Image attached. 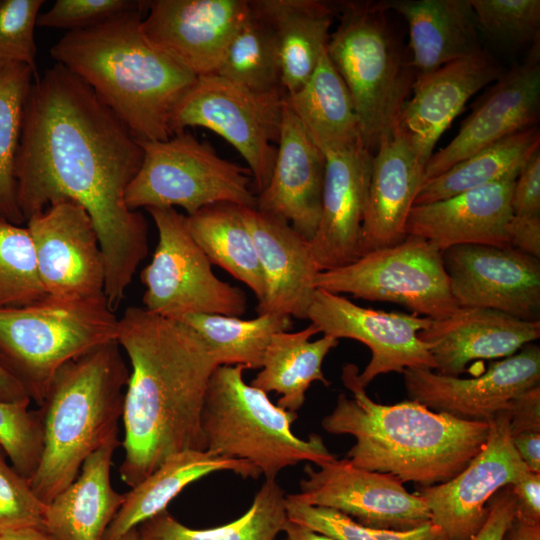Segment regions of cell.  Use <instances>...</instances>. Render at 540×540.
I'll list each match as a JSON object with an SVG mask.
<instances>
[{
  "label": "cell",
  "instance_id": "cell-43",
  "mask_svg": "<svg viewBox=\"0 0 540 540\" xmlns=\"http://www.w3.org/2000/svg\"><path fill=\"white\" fill-rule=\"evenodd\" d=\"M43 0H0V66L21 63L37 72L34 29Z\"/></svg>",
  "mask_w": 540,
  "mask_h": 540
},
{
  "label": "cell",
  "instance_id": "cell-29",
  "mask_svg": "<svg viewBox=\"0 0 540 540\" xmlns=\"http://www.w3.org/2000/svg\"><path fill=\"white\" fill-rule=\"evenodd\" d=\"M118 435L93 452L77 477L46 507L44 529L55 540H103L125 495L111 483V465Z\"/></svg>",
  "mask_w": 540,
  "mask_h": 540
},
{
  "label": "cell",
  "instance_id": "cell-15",
  "mask_svg": "<svg viewBox=\"0 0 540 540\" xmlns=\"http://www.w3.org/2000/svg\"><path fill=\"white\" fill-rule=\"evenodd\" d=\"M39 276L47 296L63 300L105 297V259L94 224L79 204L60 201L31 216Z\"/></svg>",
  "mask_w": 540,
  "mask_h": 540
},
{
  "label": "cell",
  "instance_id": "cell-16",
  "mask_svg": "<svg viewBox=\"0 0 540 540\" xmlns=\"http://www.w3.org/2000/svg\"><path fill=\"white\" fill-rule=\"evenodd\" d=\"M488 425L483 448L460 473L447 482L421 487L416 493L446 540L474 536L486 519L485 504L529 470L513 445L508 412H499Z\"/></svg>",
  "mask_w": 540,
  "mask_h": 540
},
{
  "label": "cell",
  "instance_id": "cell-13",
  "mask_svg": "<svg viewBox=\"0 0 540 540\" xmlns=\"http://www.w3.org/2000/svg\"><path fill=\"white\" fill-rule=\"evenodd\" d=\"M317 466H305L300 492L290 494L294 499L339 511L372 529L409 530L431 521L422 497L391 474L358 468L348 459Z\"/></svg>",
  "mask_w": 540,
  "mask_h": 540
},
{
  "label": "cell",
  "instance_id": "cell-34",
  "mask_svg": "<svg viewBox=\"0 0 540 540\" xmlns=\"http://www.w3.org/2000/svg\"><path fill=\"white\" fill-rule=\"evenodd\" d=\"M539 146L538 125L511 134L423 182L414 205L443 200L493 183L516 180Z\"/></svg>",
  "mask_w": 540,
  "mask_h": 540
},
{
  "label": "cell",
  "instance_id": "cell-40",
  "mask_svg": "<svg viewBox=\"0 0 540 540\" xmlns=\"http://www.w3.org/2000/svg\"><path fill=\"white\" fill-rule=\"evenodd\" d=\"M46 297L29 230L0 216V309L29 306Z\"/></svg>",
  "mask_w": 540,
  "mask_h": 540
},
{
  "label": "cell",
  "instance_id": "cell-21",
  "mask_svg": "<svg viewBox=\"0 0 540 540\" xmlns=\"http://www.w3.org/2000/svg\"><path fill=\"white\" fill-rule=\"evenodd\" d=\"M373 154L362 141L324 152L321 216L317 231L309 241L321 271L359 258Z\"/></svg>",
  "mask_w": 540,
  "mask_h": 540
},
{
  "label": "cell",
  "instance_id": "cell-19",
  "mask_svg": "<svg viewBox=\"0 0 540 540\" xmlns=\"http://www.w3.org/2000/svg\"><path fill=\"white\" fill-rule=\"evenodd\" d=\"M496 80L476 101L452 141L432 154L425 165L428 181L479 150L518 131L537 125L540 107V45ZM422 182V183H423Z\"/></svg>",
  "mask_w": 540,
  "mask_h": 540
},
{
  "label": "cell",
  "instance_id": "cell-1",
  "mask_svg": "<svg viewBox=\"0 0 540 540\" xmlns=\"http://www.w3.org/2000/svg\"><path fill=\"white\" fill-rule=\"evenodd\" d=\"M143 149L129 128L79 77L56 63L32 83L14 162L19 208L27 221L60 201L82 206L105 259V297L120 306L148 253L144 216L126 189Z\"/></svg>",
  "mask_w": 540,
  "mask_h": 540
},
{
  "label": "cell",
  "instance_id": "cell-25",
  "mask_svg": "<svg viewBox=\"0 0 540 540\" xmlns=\"http://www.w3.org/2000/svg\"><path fill=\"white\" fill-rule=\"evenodd\" d=\"M424 168L399 126L381 140L373 154L359 257L405 239L407 218L422 185Z\"/></svg>",
  "mask_w": 540,
  "mask_h": 540
},
{
  "label": "cell",
  "instance_id": "cell-6",
  "mask_svg": "<svg viewBox=\"0 0 540 540\" xmlns=\"http://www.w3.org/2000/svg\"><path fill=\"white\" fill-rule=\"evenodd\" d=\"M338 15L326 53L350 93L362 143L374 153L398 126L415 73L382 1H342Z\"/></svg>",
  "mask_w": 540,
  "mask_h": 540
},
{
  "label": "cell",
  "instance_id": "cell-10",
  "mask_svg": "<svg viewBox=\"0 0 540 540\" xmlns=\"http://www.w3.org/2000/svg\"><path fill=\"white\" fill-rule=\"evenodd\" d=\"M285 96L283 90L251 91L216 74L198 76L174 109L171 129L174 135L203 127L225 139L246 161L258 195L276 160Z\"/></svg>",
  "mask_w": 540,
  "mask_h": 540
},
{
  "label": "cell",
  "instance_id": "cell-56",
  "mask_svg": "<svg viewBox=\"0 0 540 540\" xmlns=\"http://www.w3.org/2000/svg\"><path fill=\"white\" fill-rule=\"evenodd\" d=\"M283 532L286 533L289 540H336L325 534L311 530L310 528L298 523L287 520Z\"/></svg>",
  "mask_w": 540,
  "mask_h": 540
},
{
  "label": "cell",
  "instance_id": "cell-36",
  "mask_svg": "<svg viewBox=\"0 0 540 540\" xmlns=\"http://www.w3.org/2000/svg\"><path fill=\"white\" fill-rule=\"evenodd\" d=\"M285 499L276 480H266L250 508L228 524L193 529L165 510L142 523L138 530L144 540H274L288 520Z\"/></svg>",
  "mask_w": 540,
  "mask_h": 540
},
{
  "label": "cell",
  "instance_id": "cell-55",
  "mask_svg": "<svg viewBox=\"0 0 540 540\" xmlns=\"http://www.w3.org/2000/svg\"><path fill=\"white\" fill-rule=\"evenodd\" d=\"M504 538L507 540H540V524H531L515 516Z\"/></svg>",
  "mask_w": 540,
  "mask_h": 540
},
{
  "label": "cell",
  "instance_id": "cell-2",
  "mask_svg": "<svg viewBox=\"0 0 540 540\" xmlns=\"http://www.w3.org/2000/svg\"><path fill=\"white\" fill-rule=\"evenodd\" d=\"M116 340L131 365L119 467L121 480L131 488L174 455L205 450L202 410L218 365L189 325L143 307L125 310Z\"/></svg>",
  "mask_w": 540,
  "mask_h": 540
},
{
  "label": "cell",
  "instance_id": "cell-42",
  "mask_svg": "<svg viewBox=\"0 0 540 540\" xmlns=\"http://www.w3.org/2000/svg\"><path fill=\"white\" fill-rule=\"evenodd\" d=\"M31 400H0V447L13 468L25 478L35 473L43 447V431L38 411L28 409Z\"/></svg>",
  "mask_w": 540,
  "mask_h": 540
},
{
  "label": "cell",
  "instance_id": "cell-12",
  "mask_svg": "<svg viewBox=\"0 0 540 540\" xmlns=\"http://www.w3.org/2000/svg\"><path fill=\"white\" fill-rule=\"evenodd\" d=\"M315 286L334 294L400 304L432 320L449 316L458 308L442 251L413 235L347 265L320 271Z\"/></svg>",
  "mask_w": 540,
  "mask_h": 540
},
{
  "label": "cell",
  "instance_id": "cell-37",
  "mask_svg": "<svg viewBox=\"0 0 540 540\" xmlns=\"http://www.w3.org/2000/svg\"><path fill=\"white\" fill-rule=\"evenodd\" d=\"M180 321L194 329L207 345L217 365L262 367L271 337L292 328L291 317L261 314L250 320L221 314H193Z\"/></svg>",
  "mask_w": 540,
  "mask_h": 540
},
{
  "label": "cell",
  "instance_id": "cell-48",
  "mask_svg": "<svg viewBox=\"0 0 540 540\" xmlns=\"http://www.w3.org/2000/svg\"><path fill=\"white\" fill-rule=\"evenodd\" d=\"M486 519L469 540H504L515 517V496L511 486L500 489L490 500Z\"/></svg>",
  "mask_w": 540,
  "mask_h": 540
},
{
  "label": "cell",
  "instance_id": "cell-49",
  "mask_svg": "<svg viewBox=\"0 0 540 540\" xmlns=\"http://www.w3.org/2000/svg\"><path fill=\"white\" fill-rule=\"evenodd\" d=\"M506 411L512 437L525 431H540V385L514 398Z\"/></svg>",
  "mask_w": 540,
  "mask_h": 540
},
{
  "label": "cell",
  "instance_id": "cell-18",
  "mask_svg": "<svg viewBox=\"0 0 540 540\" xmlns=\"http://www.w3.org/2000/svg\"><path fill=\"white\" fill-rule=\"evenodd\" d=\"M410 400L455 418L488 422L521 393L540 385V348L527 344L514 355L491 363L475 378H459L431 369H405Z\"/></svg>",
  "mask_w": 540,
  "mask_h": 540
},
{
  "label": "cell",
  "instance_id": "cell-53",
  "mask_svg": "<svg viewBox=\"0 0 540 540\" xmlns=\"http://www.w3.org/2000/svg\"><path fill=\"white\" fill-rule=\"evenodd\" d=\"M370 529L377 540H446L431 521L409 530Z\"/></svg>",
  "mask_w": 540,
  "mask_h": 540
},
{
  "label": "cell",
  "instance_id": "cell-24",
  "mask_svg": "<svg viewBox=\"0 0 540 540\" xmlns=\"http://www.w3.org/2000/svg\"><path fill=\"white\" fill-rule=\"evenodd\" d=\"M248 226L265 281V295L257 304L261 314L307 319L321 271L309 241L288 222L256 207L239 206Z\"/></svg>",
  "mask_w": 540,
  "mask_h": 540
},
{
  "label": "cell",
  "instance_id": "cell-32",
  "mask_svg": "<svg viewBox=\"0 0 540 540\" xmlns=\"http://www.w3.org/2000/svg\"><path fill=\"white\" fill-rule=\"evenodd\" d=\"M317 333H320L319 328L310 323L297 332L274 334L265 350L261 371L250 385L265 393L280 394L279 407L290 412L299 410L304 404L306 391L314 381L330 385L323 374L322 363L339 340L323 335L310 341Z\"/></svg>",
  "mask_w": 540,
  "mask_h": 540
},
{
  "label": "cell",
  "instance_id": "cell-11",
  "mask_svg": "<svg viewBox=\"0 0 540 540\" xmlns=\"http://www.w3.org/2000/svg\"><path fill=\"white\" fill-rule=\"evenodd\" d=\"M158 231L151 262L141 271L147 311L180 320L193 314L242 316L244 291L220 280L212 263L188 231L185 217L174 208H149Z\"/></svg>",
  "mask_w": 540,
  "mask_h": 540
},
{
  "label": "cell",
  "instance_id": "cell-47",
  "mask_svg": "<svg viewBox=\"0 0 540 540\" xmlns=\"http://www.w3.org/2000/svg\"><path fill=\"white\" fill-rule=\"evenodd\" d=\"M512 215L540 216V149L522 167L511 198Z\"/></svg>",
  "mask_w": 540,
  "mask_h": 540
},
{
  "label": "cell",
  "instance_id": "cell-41",
  "mask_svg": "<svg viewBox=\"0 0 540 540\" xmlns=\"http://www.w3.org/2000/svg\"><path fill=\"white\" fill-rule=\"evenodd\" d=\"M479 30L491 40L510 46L539 40V0H470Z\"/></svg>",
  "mask_w": 540,
  "mask_h": 540
},
{
  "label": "cell",
  "instance_id": "cell-22",
  "mask_svg": "<svg viewBox=\"0 0 540 540\" xmlns=\"http://www.w3.org/2000/svg\"><path fill=\"white\" fill-rule=\"evenodd\" d=\"M324 175V153L285 99L276 160L256 208L285 220L310 241L320 221Z\"/></svg>",
  "mask_w": 540,
  "mask_h": 540
},
{
  "label": "cell",
  "instance_id": "cell-27",
  "mask_svg": "<svg viewBox=\"0 0 540 540\" xmlns=\"http://www.w3.org/2000/svg\"><path fill=\"white\" fill-rule=\"evenodd\" d=\"M515 181L493 183L414 205L407 218L406 233L425 239L441 251L464 244L509 246L506 227L512 217Z\"/></svg>",
  "mask_w": 540,
  "mask_h": 540
},
{
  "label": "cell",
  "instance_id": "cell-59",
  "mask_svg": "<svg viewBox=\"0 0 540 540\" xmlns=\"http://www.w3.org/2000/svg\"><path fill=\"white\" fill-rule=\"evenodd\" d=\"M283 540H289V539H288V538L286 537V538H285V539H283Z\"/></svg>",
  "mask_w": 540,
  "mask_h": 540
},
{
  "label": "cell",
  "instance_id": "cell-9",
  "mask_svg": "<svg viewBox=\"0 0 540 540\" xmlns=\"http://www.w3.org/2000/svg\"><path fill=\"white\" fill-rule=\"evenodd\" d=\"M139 144L142 163L125 192L129 209L178 206L189 216L217 203L256 207L249 169L222 158L210 143L186 130Z\"/></svg>",
  "mask_w": 540,
  "mask_h": 540
},
{
  "label": "cell",
  "instance_id": "cell-8",
  "mask_svg": "<svg viewBox=\"0 0 540 540\" xmlns=\"http://www.w3.org/2000/svg\"><path fill=\"white\" fill-rule=\"evenodd\" d=\"M118 321L106 299L47 296L29 306L0 309V365L40 406L63 365L116 340Z\"/></svg>",
  "mask_w": 540,
  "mask_h": 540
},
{
  "label": "cell",
  "instance_id": "cell-44",
  "mask_svg": "<svg viewBox=\"0 0 540 540\" xmlns=\"http://www.w3.org/2000/svg\"><path fill=\"white\" fill-rule=\"evenodd\" d=\"M46 507L34 493L29 479L6 462L0 449V535L43 528Z\"/></svg>",
  "mask_w": 540,
  "mask_h": 540
},
{
  "label": "cell",
  "instance_id": "cell-57",
  "mask_svg": "<svg viewBox=\"0 0 540 540\" xmlns=\"http://www.w3.org/2000/svg\"><path fill=\"white\" fill-rule=\"evenodd\" d=\"M0 540H55L44 528H25L0 535Z\"/></svg>",
  "mask_w": 540,
  "mask_h": 540
},
{
  "label": "cell",
  "instance_id": "cell-60",
  "mask_svg": "<svg viewBox=\"0 0 540 540\" xmlns=\"http://www.w3.org/2000/svg\"><path fill=\"white\" fill-rule=\"evenodd\" d=\"M0 449H1V447H0Z\"/></svg>",
  "mask_w": 540,
  "mask_h": 540
},
{
  "label": "cell",
  "instance_id": "cell-14",
  "mask_svg": "<svg viewBox=\"0 0 540 540\" xmlns=\"http://www.w3.org/2000/svg\"><path fill=\"white\" fill-rule=\"evenodd\" d=\"M307 319L323 335L354 339L371 350V360L358 374L364 388L381 374L436 369L429 345L418 337L431 323L428 317L361 307L339 294L317 288Z\"/></svg>",
  "mask_w": 540,
  "mask_h": 540
},
{
  "label": "cell",
  "instance_id": "cell-45",
  "mask_svg": "<svg viewBox=\"0 0 540 540\" xmlns=\"http://www.w3.org/2000/svg\"><path fill=\"white\" fill-rule=\"evenodd\" d=\"M139 0H57L39 14L37 26L76 31L98 25L124 12L147 6Z\"/></svg>",
  "mask_w": 540,
  "mask_h": 540
},
{
  "label": "cell",
  "instance_id": "cell-51",
  "mask_svg": "<svg viewBox=\"0 0 540 540\" xmlns=\"http://www.w3.org/2000/svg\"><path fill=\"white\" fill-rule=\"evenodd\" d=\"M509 246L540 259V216H514L508 221Z\"/></svg>",
  "mask_w": 540,
  "mask_h": 540
},
{
  "label": "cell",
  "instance_id": "cell-52",
  "mask_svg": "<svg viewBox=\"0 0 540 540\" xmlns=\"http://www.w3.org/2000/svg\"><path fill=\"white\" fill-rule=\"evenodd\" d=\"M513 445L529 470L540 473V431H525L512 437Z\"/></svg>",
  "mask_w": 540,
  "mask_h": 540
},
{
  "label": "cell",
  "instance_id": "cell-7",
  "mask_svg": "<svg viewBox=\"0 0 540 540\" xmlns=\"http://www.w3.org/2000/svg\"><path fill=\"white\" fill-rule=\"evenodd\" d=\"M241 365H219L213 371L202 410L205 451L254 465L266 480L288 466L306 461L319 465L337 458L319 435H294L297 419L274 405L264 391L247 384Z\"/></svg>",
  "mask_w": 540,
  "mask_h": 540
},
{
  "label": "cell",
  "instance_id": "cell-39",
  "mask_svg": "<svg viewBox=\"0 0 540 540\" xmlns=\"http://www.w3.org/2000/svg\"><path fill=\"white\" fill-rule=\"evenodd\" d=\"M33 77L24 64L0 66V216L16 225L26 222L18 205L14 162Z\"/></svg>",
  "mask_w": 540,
  "mask_h": 540
},
{
  "label": "cell",
  "instance_id": "cell-23",
  "mask_svg": "<svg viewBox=\"0 0 540 540\" xmlns=\"http://www.w3.org/2000/svg\"><path fill=\"white\" fill-rule=\"evenodd\" d=\"M502 74L496 60L481 50L415 78L398 126L424 166L438 139L466 102Z\"/></svg>",
  "mask_w": 540,
  "mask_h": 540
},
{
  "label": "cell",
  "instance_id": "cell-30",
  "mask_svg": "<svg viewBox=\"0 0 540 540\" xmlns=\"http://www.w3.org/2000/svg\"><path fill=\"white\" fill-rule=\"evenodd\" d=\"M271 25L277 44L281 86L297 92L326 52L338 3L320 0H252Z\"/></svg>",
  "mask_w": 540,
  "mask_h": 540
},
{
  "label": "cell",
  "instance_id": "cell-4",
  "mask_svg": "<svg viewBox=\"0 0 540 540\" xmlns=\"http://www.w3.org/2000/svg\"><path fill=\"white\" fill-rule=\"evenodd\" d=\"M147 8L67 32L50 54L84 81L137 140L160 141L173 136L172 114L197 76L145 36Z\"/></svg>",
  "mask_w": 540,
  "mask_h": 540
},
{
  "label": "cell",
  "instance_id": "cell-46",
  "mask_svg": "<svg viewBox=\"0 0 540 540\" xmlns=\"http://www.w3.org/2000/svg\"><path fill=\"white\" fill-rule=\"evenodd\" d=\"M288 519L336 540H377L370 528L364 527L347 515L321 506H312L287 495Z\"/></svg>",
  "mask_w": 540,
  "mask_h": 540
},
{
  "label": "cell",
  "instance_id": "cell-54",
  "mask_svg": "<svg viewBox=\"0 0 540 540\" xmlns=\"http://www.w3.org/2000/svg\"><path fill=\"white\" fill-rule=\"evenodd\" d=\"M0 400L21 402L31 400L21 384L0 365Z\"/></svg>",
  "mask_w": 540,
  "mask_h": 540
},
{
  "label": "cell",
  "instance_id": "cell-26",
  "mask_svg": "<svg viewBox=\"0 0 540 540\" xmlns=\"http://www.w3.org/2000/svg\"><path fill=\"white\" fill-rule=\"evenodd\" d=\"M418 337L429 345L438 373L459 376L473 360L506 358L539 339L540 321L487 308L458 307L449 316L431 320Z\"/></svg>",
  "mask_w": 540,
  "mask_h": 540
},
{
  "label": "cell",
  "instance_id": "cell-3",
  "mask_svg": "<svg viewBox=\"0 0 540 540\" xmlns=\"http://www.w3.org/2000/svg\"><path fill=\"white\" fill-rule=\"evenodd\" d=\"M358 374L355 364L343 366L341 379L352 396L341 393L321 422L329 433L356 439L347 454L354 466L429 487L451 480L483 448L488 422L461 420L413 400L376 403Z\"/></svg>",
  "mask_w": 540,
  "mask_h": 540
},
{
  "label": "cell",
  "instance_id": "cell-35",
  "mask_svg": "<svg viewBox=\"0 0 540 540\" xmlns=\"http://www.w3.org/2000/svg\"><path fill=\"white\" fill-rule=\"evenodd\" d=\"M191 236L212 264L247 285L258 303L265 295V281L250 230L239 205L217 203L185 217Z\"/></svg>",
  "mask_w": 540,
  "mask_h": 540
},
{
  "label": "cell",
  "instance_id": "cell-50",
  "mask_svg": "<svg viewBox=\"0 0 540 540\" xmlns=\"http://www.w3.org/2000/svg\"><path fill=\"white\" fill-rule=\"evenodd\" d=\"M510 486L515 496V516L540 524V473L528 470Z\"/></svg>",
  "mask_w": 540,
  "mask_h": 540
},
{
  "label": "cell",
  "instance_id": "cell-58",
  "mask_svg": "<svg viewBox=\"0 0 540 540\" xmlns=\"http://www.w3.org/2000/svg\"><path fill=\"white\" fill-rule=\"evenodd\" d=\"M119 540H144V539L141 537L138 528H134V529L128 531Z\"/></svg>",
  "mask_w": 540,
  "mask_h": 540
},
{
  "label": "cell",
  "instance_id": "cell-17",
  "mask_svg": "<svg viewBox=\"0 0 540 540\" xmlns=\"http://www.w3.org/2000/svg\"><path fill=\"white\" fill-rule=\"evenodd\" d=\"M442 257L458 307L540 321V259L511 246L483 244L456 245Z\"/></svg>",
  "mask_w": 540,
  "mask_h": 540
},
{
  "label": "cell",
  "instance_id": "cell-5",
  "mask_svg": "<svg viewBox=\"0 0 540 540\" xmlns=\"http://www.w3.org/2000/svg\"><path fill=\"white\" fill-rule=\"evenodd\" d=\"M129 373L120 345L112 340L55 374L37 410L43 447L29 479L45 504L77 477L88 456L118 435Z\"/></svg>",
  "mask_w": 540,
  "mask_h": 540
},
{
  "label": "cell",
  "instance_id": "cell-33",
  "mask_svg": "<svg viewBox=\"0 0 540 540\" xmlns=\"http://www.w3.org/2000/svg\"><path fill=\"white\" fill-rule=\"evenodd\" d=\"M285 99L323 153L362 141L350 93L326 52L308 81Z\"/></svg>",
  "mask_w": 540,
  "mask_h": 540
},
{
  "label": "cell",
  "instance_id": "cell-38",
  "mask_svg": "<svg viewBox=\"0 0 540 540\" xmlns=\"http://www.w3.org/2000/svg\"><path fill=\"white\" fill-rule=\"evenodd\" d=\"M249 4V13L230 41L215 74L255 92L283 90L274 31L251 1Z\"/></svg>",
  "mask_w": 540,
  "mask_h": 540
},
{
  "label": "cell",
  "instance_id": "cell-31",
  "mask_svg": "<svg viewBox=\"0 0 540 540\" xmlns=\"http://www.w3.org/2000/svg\"><path fill=\"white\" fill-rule=\"evenodd\" d=\"M218 471H232L257 479L261 472L242 459H227L207 451L187 450L174 455L124 493L119 511L103 540H119L128 531L166 510L168 504L192 482Z\"/></svg>",
  "mask_w": 540,
  "mask_h": 540
},
{
  "label": "cell",
  "instance_id": "cell-20",
  "mask_svg": "<svg viewBox=\"0 0 540 540\" xmlns=\"http://www.w3.org/2000/svg\"><path fill=\"white\" fill-rule=\"evenodd\" d=\"M249 8L248 0H153L142 30L195 76L215 74Z\"/></svg>",
  "mask_w": 540,
  "mask_h": 540
},
{
  "label": "cell",
  "instance_id": "cell-28",
  "mask_svg": "<svg viewBox=\"0 0 540 540\" xmlns=\"http://www.w3.org/2000/svg\"><path fill=\"white\" fill-rule=\"evenodd\" d=\"M382 3L407 22L415 78L483 50L470 0H382Z\"/></svg>",
  "mask_w": 540,
  "mask_h": 540
}]
</instances>
